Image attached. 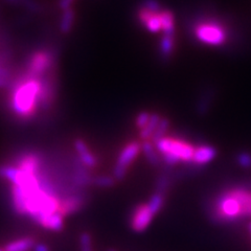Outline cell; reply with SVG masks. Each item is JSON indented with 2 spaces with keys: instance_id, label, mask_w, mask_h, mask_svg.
I'll use <instances>...</instances> for the list:
<instances>
[{
  "instance_id": "277c9868",
  "label": "cell",
  "mask_w": 251,
  "mask_h": 251,
  "mask_svg": "<svg viewBox=\"0 0 251 251\" xmlns=\"http://www.w3.org/2000/svg\"><path fill=\"white\" fill-rule=\"evenodd\" d=\"M155 147L160 155L172 154L182 162H192L193 160L195 147L185 140L164 136L157 141Z\"/></svg>"
},
{
  "instance_id": "9a60e30c",
  "label": "cell",
  "mask_w": 251,
  "mask_h": 251,
  "mask_svg": "<svg viewBox=\"0 0 251 251\" xmlns=\"http://www.w3.org/2000/svg\"><path fill=\"white\" fill-rule=\"evenodd\" d=\"M64 216H63L60 211H57L49 217L43 219L42 221L39 223L43 228L50 229L52 231H61L64 228Z\"/></svg>"
},
{
  "instance_id": "6da1fadb",
  "label": "cell",
  "mask_w": 251,
  "mask_h": 251,
  "mask_svg": "<svg viewBox=\"0 0 251 251\" xmlns=\"http://www.w3.org/2000/svg\"><path fill=\"white\" fill-rule=\"evenodd\" d=\"M42 76H31L25 73L16 78L10 92L11 111L21 121H29L39 110Z\"/></svg>"
},
{
  "instance_id": "83f0119b",
  "label": "cell",
  "mask_w": 251,
  "mask_h": 251,
  "mask_svg": "<svg viewBox=\"0 0 251 251\" xmlns=\"http://www.w3.org/2000/svg\"><path fill=\"white\" fill-rule=\"evenodd\" d=\"M108 251H116V250H114V249H109Z\"/></svg>"
},
{
  "instance_id": "5b68a950",
  "label": "cell",
  "mask_w": 251,
  "mask_h": 251,
  "mask_svg": "<svg viewBox=\"0 0 251 251\" xmlns=\"http://www.w3.org/2000/svg\"><path fill=\"white\" fill-rule=\"evenodd\" d=\"M54 56L50 50H39L30 54L26 62L25 74L31 76H43L54 67Z\"/></svg>"
},
{
  "instance_id": "8992f818",
  "label": "cell",
  "mask_w": 251,
  "mask_h": 251,
  "mask_svg": "<svg viewBox=\"0 0 251 251\" xmlns=\"http://www.w3.org/2000/svg\"><path fill=\"white\" fill-rule=\"evenodd\" d=\"M141 151V143L133 140L126 145L117 157L116 163L113 169V177L116 181H122L127 175L128 169L133 163Z\"/></svg>"
},
{
  "instance_id": "52a82bcc",
  "label": "cell",
  "mask_w": 251,
  "mask_h": 251,
  "mask_svg": "<svg viewBox=\"0 0 251 251\" xmlns=\"http://www.w3.org/2000/svg\"><path fill=\"white\" fill-rule=\"evenodd\" d=\"M154 215L147 204H138L133 209L130 218V226L135 232H143L150 226Z\"/></svg>"
},
{
  "instance_id": "e0dca14e",
  "label": "cell",
  "mask_w": 251,
  "mask_h": 251,
  "mask_svg": "<svg viewBox=\"0 0 251 251\" xmlns=\"http://www.w3.org/2000/svg\"><path fill=\"white\" fill-rule=\"evenodd\" d=\"M164 202H166V195L155 192L151 196V198H150V200H149V202L147 203V205L152 211V214L154 216H156L161 211V209L164 205Z\"/></svg>"
},
{
  "instance_id": "7a4b0ae2",
  "label": "cell",
  "mask_w": 251,
  "mask_h": 251,
  "mask_svg": "<svg viewBox=\"0 0 251 251\" xmlns=\"http://www.w3.org/2000/svg\"><path fill=\"white\" fill-rule=\"evenodd\" d=\"M210 217L219 223L251 218V192L237 186L219 195L210 209Z\"/></svg>"
},
{
  "instance_id": "d4e9b609",
  "label": "cell",
  "mask_w": 251,
  "mask_h": 251,
  "mask_svg": "<svg viewBox=\"0 0 251 251\" xmlns=\"http://www.w3.org/2000/svg\"><path fill=\"white\" fill-rule=\"evenodd\" d=\"M33 251H50V249L45 244H36Z\"/></svg>"
},
{
  "instance_id": "4316f807",
  "label": "cell",
  "mask_w": 251,
  "mask_h": 251,
  "mask_svg": "<svg viewBox=\"0 0 251 251\" xmlns=\"http://www.w3.org/2000/svg\"><path fill=\"white\" fill-rule=\"evenodd\" d=\"M249 230L251 231V223H250V225H249Z\"/></svg>"
},
{
  "instance_id": "603a6c76",
  "label": "cell",
  "mask_w": 251,
  "mask_h": 251,
  "mask_svg": "<svg viewBox=\"0 0 251 251\" xmlns=\"http://www.w3.org/2000/svg\"><path fill=\"white\" fill-rule=\"evenodd\" d=\"M235 160H237V163L242 169H251V153L242 151L237 155V157H235Z\"/></svg>"
},
{
  "instance_id": "44dd1931",
  "label": "cell",
  "mask_w": 251,
  "mask_h": 251,
  "mask_svg": "<svg viewBox=\"0 0 251 251\" xmlns=\"http://www.w3.org/2000/svg\"><path fill=\"white\" fill-rule=\"evenodd\" d=\"M78 242H80V250L81 251H93L92 237L88 231H84L80 234Z\"/></svg>"
},
{
  "instance_id": "484cf974",
  "label": "cell",
  "mask_w": 251,
  "mask_h": 251,
  "mask_svg": "<svg viewBox=\"0 0 251 251\" xmlns=\"http://www.w3.org/2000/svg\"><path fill=\"white\" fill-rule=\"evenodd\" d=\"M0 251H4V249H3V247H0Z\"/></svg>"
},
{
  "instance_id": "cb8c5ba5",
  "label": "cell",
  "mask_w": 251,
  "mask_h": 251,
  "mask_svg": "<svg viewBox=\"0 0 251 251\" xmlns=\"http://www.w3.org/2000/svg\"><path fill=\"white\" fill-rule=\"evenodd\" d=\"M151 114L152 113L148 112V111H141V112H139L137 114V116H136V119H135L136 128L139 129V130L145 128L146 126H147V124L149 123V121H150V119H151Z\"/></svg>"
},
{
  "instance_id": "d6986e66",
  "label": "cell",
  "mask_w": 251,
  "mask_h": 251,
  "mask_svg": "<svg viewBox=\"0 0 251 251\" xmlns=\"http://www.w3.org/2000/svg\"><path fill=\"white\" fill-rule=\"evenodd\" d=\"M74 22H75V12L72 7H68V9L64 10V13H63L62 19L60 22V27L63 33H68L74 25Z\"/></svg>"
},
{
  "instance_id": "7c38bea8",
  "label": "cell",
  "mask_w": 251,
  "mask_h": 251,
  "mask_svg": "<svg viewBox=\"0 0 251 251\" xmlns=\"http://www.w3.org/2000/svg\"><path fill=\"white\" fill-rule=\"evenodd\" d=\"M176 46V34L163 35L159 43V56L162 60L168 61L173 52L175 50Z\"/></svg>"
},
{
  "instance_id": "30bf717a",
  "label": "cell",
  "mask_w": 251,
  "mask_h": 251,
  "mask_svg": "<svg viewBox=\"0 0 251 251\" xmlns=\"http://www.w3.org/2000/svg\"><path fill=\"white\" fill-rule=\"evenodd\" d=\"M84 203L85 199L82 195H70L63 200H60L59 211L64 217L74 215L83 208Z\"/></svg>"
},
{
  "instance_id": "ffe728a7",
  "label": "cell",
  "mask_w": 251,
  "mask_h": 251,
  "mask_svg": "<svg viewBox=\"0 0 251 251\" xmlns=\"http://www.w3.org/2000/svg\"><path fill=\"white\" fill-rule=\"evenodd\" d=\"M116 180L113 176L109 175H100L92 178V184L100 188H110L114 186Z\"/></svg>"
},
{
  "instance_id": "4fadbf2b",
  "label": "cell",
  "mask_w": 251,
  "mask_h": 251,
  "mask_svg": "<svg viewBox=\"0 0 251 251\" xmlns=\"http://www.w3.org/2000/svg\"><path fill=\"white\" fill-rule=\"evenodd\" d=\"M141 151L144 152L147 161L153 167H159L161 163L160 154L157 151L155 145L151 140H145L141 143Z\"/></svg>"
},
{
  "instance_id": "7402d4cb",
  "label": "cell",
  "mask_w": 251,
  "mask_h": 251,
  "mask_svg": "<svg viewBox=\"0 0 251 251\" xmlns=\"http://www.w3.org/2000/svg\"><path fill=\"white\" fill-rule=\"evenodd\" d=\"M170 184H171L170 177L168 175H160L156 180V185H155L156 191L155 192L167 195Z\"/></svg>"
},
{
  "instance_id": "8fae6325",
  "label": "cell",
  "mask_w": 251,
  "mask_h": 251,
  "mask_svg": "<svg viewBox=\"0 0 251 251\" xmlns=\"http://www.w3.org/2000/svg\"><path fill=\"white\" fill-rule=\"evenodd\" d=\"M218 155L217 149L209 145H202L195 148L192 163L195 166H205L213 161Z\"/></svg>"
},
{
  "instance_id": "3957f363",
  "label": "cell",
  "mask_w": 251,
  "mask_h": 251,
  "mask_svg": "<svg viewBox=\"0 0 251 251\" xmlns=\"http://www.w3.org/2000/svg\"><path fill=\"white\" fill-rule=\"evenodd\" d=\"M192 33L198 42L208 46H222L227 43L229 31L218 17H201L194 22Z\"/></svg>"
},
{
  "instance_id": "9c48e42d",
  "label": "cell",
  "mask_w": 251,
  "mask_h": 251,
  "mask_svg": "<svg viewBox=\"0 0 251 251\" xmlns=\"http://www.w3.org/2000/svg\"><path fill=\"white\" fill-rule=\"evenodd\" d=\"M75 151L81 163L87 169H93L98 166L97 156L90 152L87 144L82 138H76L74 143Z\"/></svg>"
},
{
  "instance_id": "5bb4252c",
  "label": "cell",
  "mask_w": 251,
  "mask_h": 251,
  "mask_svg": "<svg viewBox=\"0 0 251 251\" xmlns=\"http://www.w3.org/2000/svg\"><path fill=\"white\" fill-rule=\"evenodd\" d=\"M36 245V240L33 237H25L14 240L6 244L4 251H31Z\"/></svg>"
},
{
  "instance_id": "ba28073f",
  "label": "cell",
  "mask_w": 251,
  "mask_h": 251,
  "mask_svg": "<svg viewBox=\"0 0 251 251\" xmlns=\"http://www.w3.org/2000/svg\"><path fill=\"white\" fill-rule=\"evenodd\" d=\"M14 164L22 172L27 173V174L37 175L40 173L42 159L38 153L26 152L20 154Z\"/></svg>"
},
{
  "instance_id": "ac0fdd59",
  "label": "cell",
  "mask_w": 251,
  "mask_h": 251,
  "mask_svg": "<svg viewBox=\"0 0 251 251\" xmlns=\"http://www.w3.org/2000/svg\"><path fill=\"white\" fill-rule=\"evenodd\" d=\"M169 127H170V121L167 119V117L161 116V119L159 121V124H158V126H157V128H156V130L154 132V134H153V136L150 139L154 145L159 139H161L162 137L167 136Z\"/></svg>"
},
{
  "instance_id": "2e32d148",
  "label": "cell",
  "mask_w": 251,
  "mask_h": 251,
  "mask_svg": "<svg viewBox=\"0 0 251 251\" xmlns=\"http://www.w3.org/2000/svg\"><path fill=\"white\" fill-rule=\"evenodd\" d=\"M161 119V115L159 113H152L151 114V119L149 121V123L147 124V126L145 128H143L141 130H139V137L140 139L145 141V140H150L151 137L153 136L154 132L157 128V126L159 124V121Z\"/></svg>"
}]
</instances>
